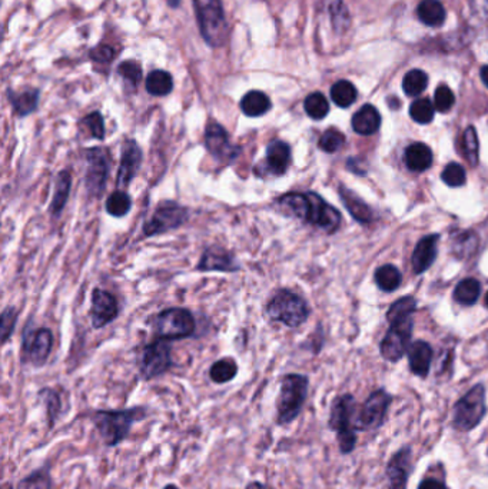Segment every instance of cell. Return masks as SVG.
Returning <instances> with one entry per match:
<instances>
[{
	"label": "cell",
	"mask_w": 488,
	"mask_h": 489,
	"mask_svg": "<svg viewBox=\"0 0 488 489\" xmlns=\"http://www.w3.org/2000/svg\"><path fill=\"white\" fill-rule=\"evenodd\" d=\"M410 449H403L391 459L386 469V475L390 479V489H405L408 474H410Z\"/></svg>",
	"instance_id": "7402d4cb"
},
{
	"label": "cell",
	"mask_w": 488,
	"mask_h": 489,
	"mask_svg": "<svg viewBox=\"0 0 488 489\" xmlns=\"http://www.w3.org/2000/svg\"><path fill=\"white\" fill-rule=\"evenodd\" d=\"M82 123L88 128V131L91 132V135L99 141H103L105 139V122H103L102 115L99 112H93V113H89Z\"/></svg>",
	"instance_id": "c3c4849f"
},
{
	"label": "cell",
	"mask_w": 488,
	"mask_h": 489,
	"mask_svg": "<svg viewBox=\"0 0 488 489\" xmlns=\"http://www.w3.org/2000/svg\"><path fill=\"white\" fill-rule=\"evenodd\" d=\"M441 178L444 181L445 185L453 186V188L463 186L465 183L464 168L458 163H448L441 173Z\"/></svg>",
	"instance_id": "bcb514c9"
},
{
	"label": "cell",
	"mask_w": 488,
	"mask_h": 489,
	"mask_svg": "<svg viewBox=\"0 0 488 489\" xmlns=\"http://www.w3.org/2000/svg\"><path fill=\"white\" fill-rule=\"evenodd\" d=\"M463 149L470 165L475 166L478 163V136L473 126L467 128L463 136Z\"/></svg>",
	"instance_id": "ee69618b"
},
{
	"label": "cell",
	"mask_w": 488,
	"mask_h": 489,
	"mask_svg": "<svg viewBox=\"0 0 488 489\" xmlns=\"http://www.w3.org/2000/svg\"><path fill=\"white\" fill-rule=\"evenodd\" d=\"M356 89L351 82L338 81L331 88V98L339 108H348L356 101Z\"/></svg>",
	"instance_id": "d590c367"
},
{
	"label": "cell",
	"mask_w": 488,
	"mask_h": 489,
	"mask_svg": "<svg viewBox=\"0 0 488 489\" xmlns=\"http://www.w3.org/2000/svg\"><path fill=\"white\" fill-rule=\"evenodd\" d=\"M381 126L380 112L371 105L363 106L353 118V128L360 135H373Z\"/></svg>",
	"instance_id": "d4e9b609"
},
{
	"label": "cell",
	"mask_w": 488,
	"mask_h": 489,
	"mask_svg": "<svg viewBox=\"0 0 488 489\" xmlns=\"http://www.w3.org/2000/svg\"><path fill=\"white\" fill-rule=\"evenodd\" d=\"M16 322L17 310L14 307L5 308L4 312H2V319H0V335H2L4 344H6L14 334Z\"/></svg>",
	"instance_id": "f6af8a7d"
},
{
	"label": "cell",
	"mask_w": 488,
	"mask_h": 489,
	"mask_svg": "<svg viewBox=\"0 0 488 489\" xmlns=\"http://www.w3.org/2000/svg\"><path fill=\"white\" fill-rule=\"evenodd\" d=\"M428 84V76L420 69H413L403 79V89L405 95L418 96L425 91Z\"/></svg>",
	"instance_id": "f35d334b"
},
{
	"label": "cell",
	"mask_w": 488,
	"mask_h": 489,
	"mask_svg": "<svg viewBox=\"0 0 488 489\" xmlns=\"http://www.w3.org/2000/svg\"><path fill=\"white\" fill-rule=\"evenodd\" d=\"M277 206L284 215L297 218V220H308L309 195L308 193L291 192L282 195L277 200Z\"/></svg>",
	"instance_id": "44dd1931"
},
{
	"label": "cell",
	"mask_w": 488,
	"mask_h": 489,
	"mask_svg": "<svg viewBox=\"0 0 488 489\" xmlns=\"http://www.w3.org/2000/svg\"><path fill=\"white\" fill-rule=\"evenodd\" d=\"M188 218H190L188 208L173 200H163L156 206L151 220L143 225V233L145 237L162 235V233L182 227Z\"/></svg>",
	"instance_id": "52a82bcc"
},
{
	"label": "cell",
	"mask_w": 488,
	"mask_h": 489,
	"mask_svg": "<svg viewBox=\"0 0 488 489\" xmlns=\"http://www.w3.org/2000/svg\"><path fill=\"white\" fill-rule=\"evenodd\" d=\"M304 108H306L307 115L309 118L314 119V121H321V119L326 118L328 115L329 105L328 101H327L326 96L316 92V93H311L308 98L304 102Z\"/></svg>",
	"instance_id": "ab89813d"
},
{
	"label": "cell",
	"mask_w": 488,
	"mask_h": 489,
	"mask_svg": "<svg viewBox=\"0 0 488 489\" xmlns=\"http://www.w3.org/2000/svg\"><path fill=\"white\" fill-rule=\"evenodd\" d=\"M267 314L272 321L281 322L289 328H298L308 319L309 308L306 300L292 290L281 289L267 305Z\"/></svg>",
	"instance_id": "277c9868"
},
{
	"label": "cell",
	"mask_w": 488,
	"mask_h": 489,
	"mask_svg": "<svg viewBox=\"0 0 488 489\" xmlns=\"http://www.w3.org/2000/svg\"><path fill=\"white\" fill-rule=\"evenodd\" d=\"M54 347V334L48 328H38L24 335L22 344V364L42 368L48 362Z\"/></svg>",
	"instance_id": "8fae6325"
},
{
	"label": "cell",
	"mask_w": 488,
	"mask_h": 489,
	"mask_svg": "<svg viewBox=\"0 0 488 489\" xmlns=\"http://www.w3.org/2000/svg\"><path fill=\"white\" fill-rule=\"evenodd\" d=\"M435 106L428 99H418L410 108V115L414 121L421 125L430 123L434 119Z\"/></svg>",
	"instance_id": "b9f144b4"
},
{
	"label": "cell",
	"mask_w": 488,
	"mask_h": 489,
	"mask_svg": "<svg viewBox=\"0 0 488 489\" xmlns=\"http://www.w3.org/2000/svg\"><path fill=\"white\" fill-rule=\"evenodd\" d=\"M16 489H54L51 465L44 464L38 469L27 474L17 483Z\"/></svg>",
	"instance_id": "4316f807"
},
{
	"label": "cell",
	"mask_w": 488,
	"mask_h": 489,
	"mask_svg": "<svg viewBox=\"0 0 488 489\" xmlns=\"http://www.w3.org/2000/svg\"><path fill=\"white\" fill-rule=\"evenodd\" d=\"M148 406L123 409H96L91 412V421L106 448H116L131 435L138 422L148 418Z\"/></svg>",
	"instance_id": "6da1fadb"
},
{
	"label": "cell",
	"mask_w": 488,
	"mask_h": 489,
	"mask_svg": "<svg viewBox=\"0 0 488 489\" xmlns=\"http://www.w3.org/2000/svg\"><path fill=\"white\" fill-rule=\"evenodd\" d=\"M72 175L68 171H62L56 176V185H54V198H52L49 212L54 218L61 216L62 210L68 203L69 195H71Z\"/></svg>",
	"instance_id": "cb8c5ba5"
},
{
	"label": "cell",
	"mask_w": 488,
	"mask_h": 489,
	"mask_svg": "<svg viewBox=\"0 0 488 489\" xmlns=\"http://www.w3.org/2000/svg\"><path fill=\"white\" fill-rule=\"evenodd\" d=\"M309 195V213L307 222L328 233L336 232L341 222V215L333 206L328 205L321 196L314 192H308Z\"/></svg>",
	"instance_id": "9a60e30c"
},
{
	"label": "cell",
	"mask_w": 488,
	"mask_h": 489,
	"mask_svg": "<svg viewBox=\"0 0 488 489\" xmlns=\"http://www.w3.org/2000/svg\"><path fill=\"white\" fill-rule=\"evenodd\" d=\"M105 206L106 212L109 215L115 216V218H122V216L128 215L129 210L132 208V200L123 191H115V192L109 195Z\"/></svg>",
	"instance_id": "74e56055"
},
{
	"label": "cell",
	"mask_w": 488,
	"mask_h": 489,
	"mask_svg": "<svg viewBox=\"0 0 488 489\" xmlns=\"http://www.w3.org/2000/svg\"><path fill=\"white\" fill-rule=\"evenodd\" d=\"M405 163L414 172H425L433 165V152L425 143H413L405 151Z\"/></svg>",
	"instance_id": "484cf974"
},
{
	"label": "cell",
	"mask_w": 488,
	"mask_h": 489,
	"mask_svg": "<svg viewBox=\"0 0 488 489\" xmlns=\"http://www.w3.org/2000/svg\"><path fill=\"white\" fill-rule=\"evenodd\" d=\"M197 269L200 272H237L241 269L234 253L220 247H210L202 253Z\"/></svg>",
	"instance_id": "ac0fdd59"
},
{
	"label": "cell",
	"mask_w": 488,
	"mask_h": 489,
	"mask_svg": "<svg viewBox=\"0 0 488 489\" xmlns=\"http://www.w3.org/2000/svg\"><path fill=\"white\" fill-rule=\"evenodd\" d=\"M119 74L122 76L129 83L135 84L140 83L141 78H142V71H141L140 64L135 62H123L119 66Z\"/></svg>",
	"instance_id": "681fc988"
},
{
	"label": "cell",
	"mask_w": 488,
	"mask_h": 489,
	"mask_svg": "<svg viewBox=\"0 0 488 489\" xmlns=\"http://www.w3.org/2000/svg\"><path fill=\"white\" fill-rule=\"evenodd\" d=\"M238 375V364L232 358H222L212 364L210 369V381L222 385L231 382Z\"/></svg>",
	"instance_id": "d6a6232c"
},
{
	"label": "cell",
	"mask_w": 488,
	"mask_h": 489,
	"mask_svg": "<svg viewBox=\"0 0 488 489\" xmlns=\"http://www.w3.org/2000/svg\"><path fill=\"white\" fill-rule=\"evenodd\" d=\"M271 99L264 92L251 91L242 98L241 109L249 118H259L271 109Z\"/></svg>",
	"instance_id": "f1b7e54d"
},
{
	"label": "cell",
	"mask_w": 488,
	"mask_h": 489,
	"mask_svg": "<svg viewBox=\"0 0 488 489\" xmlns=\"http://www.w3.org/2000/svg\"><path fill=\"white\" fill-rule=\"evenodd\" d=\"M482 79L483 82H484L485 86L488 88V66H484V68L482 69Z\"/></svg>",
	"instance_id": "db71d44e"
},
{
	"label": "cell",
	"mask_w": 488,
	"mask_h": 489,
	"mask_svg": "<svg viewBox=\"0 0 488 489\" xmlns=\"http://www.w3.org/2000/svg\"><path fill=\"white\" fill-rule=\"evenodd\" d=\"M415 308H417V302H415L414 298H401V299H398L397 302L390 308L386 318H388V321H390L391 324L404 321V319H408V318H410V315L413 314Z\"/></svg>",
	"instance_id": "60d3db41"
},
{
	"label": "cell",
	"mask_w": 488,
	"mask_h": 489,
	"mask_svg": "<svg viewBox=\"0 0 488 489\" xmlns=\"http://www.w3.org/2000/svg\"><path fill=\"white\" fill-rule=\"evenodd\" d=\"M484 414V388L482 385H477L455 404L454 412H453V425L458 431H470L480 424Z\"/></svg>",
	"instance_id": "9c48e42d"
},
{
	"label": "cell",
	"mask_w": 488,
	"mask_h": 489,
	"mask_svg": "<svg viewBox=\"0 0 488 489\" xmlns=\"http://www.w3.org/2000/svg\"><path fill=\"white\" fill-rule=\"evenodd\" d=\"M172 365V347L167 339H158L143 347L138 368L143 381H152L160 378L161 375L167 374Z\"/></svg>",
	"instance_id": "ba28073f"
},
{
	"label": "cell",
	"mask_w": 488,
	"mask_h": 489,
	"mask_svg": "<svg viewBox=\"0 0 488 489\" xmlns=\"http://www.w3.org/2000/svg\"><path fill=\"white\" fill-rule=\"evenodd\" d=\"M11 102L17 115H31L32 112L38 108L39 92L24 91L22 93H11Z\"/></svg>",
	"instance_id": "836d02e7"
},
{
	"label": "cell",
	"mask_w": 488,
	"mask_h": 489,
	"mask_svg": "<svg viewBox=\"0 0 488 489\" xmlns=\"http://www.w3.org/2000/svg\"><path fill=\"white\" fill-rule=\"evenodd\" d=\"M118 312V300L111 292L99 288L92 292L91 319L93 328L99 329L115 321Z\"/></svg>",
	"instance_id": "2e32d148"
},
{
	"label": "cell",
	"mask_w": 488,
	"mask_h": 489,
	"mask_svg": "<svg viewBox=\"0 0 488 489\" xmlns=\"http://www.w3.org/2000/svg\"><path fill=\"white\" fill-rule=\"evenodd\" d=\"M86 156V191L89 196L99 200L102 196L103 191L108 182L109 168H111V159L106 149L92 148L88 149Z\"/></svg>",
	"instance_id": "30bf717a"
},
{
	"label": "cell",
	"mask_w": 488,
	"mask_h": 489,
	"mask_svg": "<svg viewBox=\"0 0 488 489\" xmlns=\"http://www.w3.org/2000/svg\"><path fill=\"white\" fill-rule=\"evenodd\" d=\"M245 489H272L268 484L261 483V481H251L245 486Z\"/></svg>",
	"instance_id": "f5cc1de1"
},
{
	"label": "cell",
	"mask_w": 488,
	"mask_h": 489,
	"mask_svg": "<svg viewBox=\"0 0 488 489\" xmlns=\"http://www.w3.org/2000/svg\"><path fill=\"white\" fill-rule=\"evenodd\" d=\"M390 402L391 396L386 391L374 392L361 408L360 416L356 421V429L368 431L378 428L386 418Z\"/></svg>",
	"instance_id": "5bb4252c"
},
{
	"label": "cell",
	"mask_w": 488,
	"mask_h": 489,
	"mask_svg": "<svg viewBox=\"0 0 488 489\" xmlns=\"http://www.w3.org/2000/svg\"><path fill=\"white\" fill-rule=\"evenodd\" d=\"M438 240H440L438 235H430L417 243L413 253V267L417 274L425 272L434 262L437 257Z\"/></svg>",
	"instance_id": "ffe728a7"
},
{
	"label": "cell",
	"mask_w": 488,
	"mask_h": 489,
	"mask_svg": "<svg viewBox=\"0 0 488 489\" xmlns=\"http://www.w3.org/2000/svg\"><path fill=\"white\" fill-rule=\"evenodd\" d=\"M162 489H181L180 486L175 485V484H168V485L163 486Z\"/></svg>",
	"instance_id": "11a10c76"
},
{
	"label": "cell",
	"mask_w": 488,
	"mask_h": 489,
	"mask_svg": "<svg viewBox=\"0 0 488 489\" xmlns=\"http://www.w3.org/2000/svg\"><path fill=\"white\" fill-rule=\"evenodd\" d=\"M339 195H341V200H343L346 210L354 216V220L363 223H368L373 220V212H371L370 208L356 193L346 190V188H341L339 190Z\"/></svg>",
	"instance_id": "4dcf8cb0"
},
{
	"label": "cell",
	"mask_w": 488,
	"mask_h": 489,
	"mask_svg": "<svg viewBox=\"0 0 488 489\" xmlns=\"http://www.w3.org/2000/svg\"><path fill=\"white\" fill-rule=\"evenodd\" d=\"M455 103V96L453 93L448 86L443 84V86H438L437 91H435L434 96V106L437 111H440L441 113H445V112L450 111Z\"/></svg>",
	"instance_id": "7dc6e473"
},
{
	"label": "cell",
	"mask_w": 488,
	"mask_h": 489,
	"mask_svg": "<svg viewBox=\"0 0 488 489\" xmlns=\"http://www.w3.org/2000/svg\"><path fill=\"white\" fill-rule=\"evenodd\" d=\"M411 334H413V322L410 321V318L391 325L390 331L386 332L384 341L381 342V355L384 358L390 362L400 361L408 349Z\"/></svg>",
	"instance_id": "4fadbf2b"
},
{
	"label": "cell",
	"mask_w": 488,
	"mask_h": 489,
	"mask_svg": "<svg viewBox=\"0 0 488 489\" xmlns=\"http://www.w3.org/2000/svg\"><path fill=\"white\" fill-rule=\"evenodd\" d=\"M291 165V148L284 141H271L267 146L265 168L275 176H282Z\"/></svg>",
	"instance_id": "d6986e66"
},
{
	"label": "cell",
	"mask_w": 488,
	"mask_h": 489,
	"mask_svg": "<svg viewBox=\"0 0 488 489\" xmlns=\"http://www.w3.org/2000/svg\"><path fill=\"white\" fill-rule=\"evenodd\" d=\"M143 153L142 149L136 143V141H126L122 145L121 152V162L118 169V186L119 188H128L135 180L136 173L140 172L142 165Z\"/></svg>",
	"instance_id": "e0dca14e"
},
{
	"label": "cell",
	"mask_w": 488,
	"mask_h": 489,
	"mask_svg": "<svg viewBox=\"0 0 488 489\" xmlns=\"http://www.w3.org/2000/svg\"><path fill=\"white\" fill-rule=\"evenodd\" d=\"M153 331L161 339H182L192 337L195 319L190 310L183 308H170L156 315Z\"/></svg>",
	"instance_id": "8992f818"
},
{
	"label": "cell",
	"mask_w": 488,
	"mask_h": 489,
	"mask_svg": "<svg viewBox=\"0 0 488 489\" xmlns=\"http://www.w3.org/2000/svg\"><path fill=\"white\" fill-rule=\"evenodd\" d=\"M205 148L220 163H232L241 155V148L234 145L224 126L215 122L210 123L205 131Z\"/></svg>",
	"instance_id": "7c38bea8"
},
{
	"label": "cell",
	"mask_w": 488,
	"mask_h": 489,
	"mask_svg": "<svg viewBox=\"0 0 488 489\" xmlns=\"http://www.w3.org/2000/svg\"><path fill=\"white\" fill-rule=\"evenodd\" d=\"M308 384L306 375H285L277 399V425H289L298 418L307 401Z\"/></svg>",
	"instance_id": "7a4b0ae2"
},
{
	"label": "cell",
	"mask_w": 488,
	"mask_h": 489,
	"mask_svg": "<svg viewBox=\"0 0 488 489\" xmlns=\"http://www.w3.org/2000/svg\"><path fill=\"white\" fill-rule=\"evenodd\" d=\"M418 19L427 26H440L445 21V9L438 0H421L417 6Z\"/></svg>",
	"instance_id": "f546056e"
},
{
	"label": "cell",
	"mask_w": 488,
	"mask_h": 489,
	"mask_svg": "<svg viewBox=\"0 0 488 489\" xmlns=\"http://www.w3.org/2000/svg\"><path fill=\"white\" fill-rule=\"evenodd\" d=\"M39 399L44 406V411H46V421H48V429L54 428L56 422L61 418L62 411H63V406H62L61 394L56 389L44 388L39 391Z\"/></svg>",
	"instance_id": "83f0119b"
},
{
	"label": "cell",
	"mask_w": 488,
	"mask_h": 489,
	"mask_svg": "<svg viewBox=\"0 0 488 489\" xmlns=\"http://www.w3.org/2000/svg\"><path fill=\"white\" fill-rule=\"evenodd\" d=\"M480 290H482L480 282L474 278H468V279L462 280L455 288L454 299L462 305L475 304L480 297Z\"/></svg>",
	"instance_id": "e575fe53"
},
{
	"label": "cell",
	"mask_w": 488,
	"mask_h": 489,
	"mask_svg": "<svg viewBox=\"0 0 488 489\" xmlns=\"http://www.w3.org/2000/svg\"><path fill=\"white\" fill-rule=\"evenodd\" d=\"M344 142H346V136L341 132L337 129H328L322 133L318 146L324 152L334 153L343 148Z\"/></svg>",
	"instance_id": "7bdbcfd3"
},
{
	"label": "cell",
	"mask_w": 488,
	"mask_h": 489,
	"mask_svg": "<svg viewBox=\"0 0 488 489\" xmlns=\"http://www.w3.org/2000/svg\"><path fill=\"white\" fill-rule=\"evenodd\" d=\"M418 489H445V485L440 479L425 478Z\"/></svg>",
	"instance_id": "816d5d0a"
},
{
	"label": "cell",
	"mask_w": 488,
	"mask_h": 489,
	"mask_svg": "<svg viewBox=\"0 0 488 489\" xmlns=\"http://www.w3.org/2000/svg\"><path fill=\"white\" fill-rule=\"evenodd\" d=\"M173 89V79L168 72L153 71L146 78V91L152 96L170 95Z\"/></svg>",
	"instance_id": "1f68e13d"
},
{
	"label": "cell",
	"mask_w": 488,
	"mask_h": 489,
	"mask_svg": "<svg viewBox=\"0 0 488 489\" xmlns=\"http://www.w3.org/2000/svg\"><path fill=\"white\" fill-rule=\"evenodd\" d=\"M200 34L210 46H224L228 41V24L220 0H193Z\"/></svg>",
	"instance_id": "3957f363"
},
{
	"label": "cell",
	"mask_w": 488,
	"mask_h": 489,
	"mask_svg": "<svg viewBox=\"0 0 488 489\" xmlns=\"http://www.w3.org/2000/svg\"><path fill=\"white\" fill-rule=\"evenodd\" d=\"M113 51L109 46H101L92 54V58L98 62H109L112 59Z\"/></svg>",
	"instance_id": "f907efd6"
},
{
	"label": "cell",
	"mask_w": 488,
	"mask_h": 489,
	"mask_svg": "<svg viewBox=\"0 0 488 489\" xmlns=\"http://www.w3.org/2000/svg\"><path fill=\"white\" fill-rule=\"evenodd\" d=\"M485 305H487V308H488V292H487V297H485Z\"/></svg>",
	"instance_id": "9f6ffc18"
},
{
	"label": "cell",
	"mask_w": 488,
	"mask_h": 489,
	"mask_svg": "<svg viewBox=\"0 0 488 489\" xmlns=\"http://www.w3.org/2000/svg\"><path fill=\"white\" fill-rule=\"evenodd\" d=\"M401 272L393 265H384L376 272V282L386 292H393L401 285Z\"/></svg>",
	"instance_id": "8d00e7d4"
},
{
	"label": "cell",
	"mask_w": 488,
	"mask_h": 489,
	"mask_svg": "<svg viewBox=\"0 0 488 489\" xmlns=\"http://www.w3.org/2000/svg\"><path fill=\"white\" fill-rule=\"evenodd\" d=\"M408 358H410V368L414 374L418 377H427L431 359H433V349L427 342H414L408 351Z\"/></svg>",
	"instance_id": "603a6c76"
},
{
	"label": "cell",
	"mask_w": 488,
	"mask_h": 489,
	"mask_svg": "<svg viewBox=\"0 0 488 489\" xmlns=\"http://www.w3.org/2000/svg\"><path fill=\"white\" fill-rule=\"evenodd\" d=\"M356 401L351 395L336 399L329 416V428L337 432L341 453H351L356 445Z\"/></svg>",
	"instance_id": "5b68a950"
}]
</instances>
